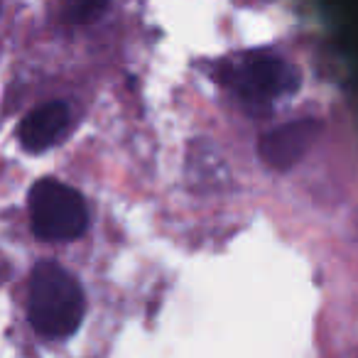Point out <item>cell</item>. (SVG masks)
Wrapping results in <instances>:
<instances>
[{"instance_id": "5b68a950", "label": "cell", "mask_w": 358, "mask_h": 358, "mask_svg": "<svg viewBox=\"0 0 358 358\" xmlns=\"http://www.w3.org/2000/svg\"><path fill=\"white\" fill-rule=\"evenodd\" d=\"M71 128V108L66 101H47L32 108L17 128L20 145L27 152H45L66 138Z\"/></svg>"}, {"instance_id": "277c9868", "label": "cell", "mask_w": 358, "mask_h": 358, "mask_svg": "<svg viewBox=\"0 0 358 358\" xmlns=\"http://www.w3.org/2000/svg\"><path fill=\"white\" fill-rule=\"evenodd\" d=\"M322 125L314 118H302V120H292V123H285L280 128L270 130L260 138L258 143V152L263 157V162L270 169H285L294 167L299 159L307 155V150L314 145L319 135Z\"/></svg>"}, {"instance_id": "3957f363", "label": "cell", "mask_w": 358, "mask_h": 358, "mask_svg": "<svg viewBox=\"0 0 358 358\" xmlns=\"http://www.w3.org/2000/svg\"><path fill=\"white\" fill-rule=\"evenodd\" d=\"M234 86L245 101L273 103L280 96H289L299 89V74L289 62L268 52L245 55L234 69Z\"/></svg>"}, {"instance_id": "8992f818", "label": "cell", "mask_w": 358, "mask_h": 358, "mask_svg": "<svg viewBox=\"0 0 358 358\" xmlns=\"http://www.w3.org/2000/svg\"><path fill=\"white\" fill-rule=\"evenodd\" d=\"M108 0H71V15L76 20H94L106 10Z\"/></svg>"}, {"instance_id": "6da1fadb", "label": "cell", "mask_w": 358, "mask_h": 358, "mask_svg": "<svg viewBox=\"0 0 358 358\" xmlns=\"http://www.w3.org/2000/svg\"><path fill=\"white\" fill-rule=\"evenodd\" d=\"M86 312L84 289L59 263H37L30 275L27 317L40 336L66 338L79 329Z\"/></svg>"}, {"instance_id": "7a4b0ae2", "label": "cell", "mask_w": 358, "mask_h": 358, "mask_svg": "<svg viewBox=\"0 0 358 358\" xmlns=\"http://www.w3.org/2000/svg\"><path fill=\"white\" fill-rule=\"evenodd\" d=\"M32 234L47 243H69L89 229L86 199L59 179H40L27 196Z\"/></svg>"}]
</instances>
